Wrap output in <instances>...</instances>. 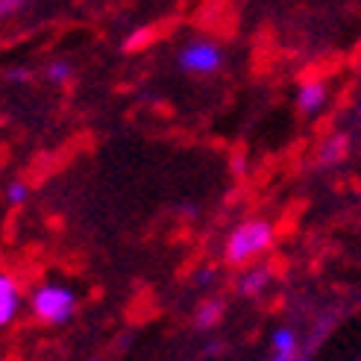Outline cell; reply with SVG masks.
<instances>
[{
	"instance_id": "1",
	"label": "cell",
	"mask_w": 361,
	"mask_h": 361,
	"mask_svg": "<svg viewBox=\"0 0 361 361\" xmlns=\"http://www.w3.org/2000/svg\"><path fill=\"white\" fill-rule=\"evenodd\" d=\"M270 244H274V226L267 221H247L238 229H232L226 241V259L232 264H244L264 252Z\"/></svg>"
},
{
	"instance_id": "2",
	"label": "cell",
	"mask_w": 361,
	"mask_h": 361,
	"mask_svg": "<svg viewBox=\"0 0 361 361\" xmlns=\"http://www.w3.org/2000/svg\"><path fill=\"white\" fill-rule=\"evenodd\" d=\"M74 309H77V297L71 288L65 285H42L39 291L32 294V312L39 320L44 323H68L74 317Z\"/></svg>"
},
{
	"instance_id": "3",
	"label": "cell",
	"mask_w": 361,
	"mask_h": 361,
	"mask_svg": "<svg viewBox=\"0 0 361 361\" xmlns=\"http://www.w3.org/2000/svg\"><path fill=\"white\" fill-rule=\"evenodd\" d=\"M221 65H224V53L212 42H191L179 50V68H183L185 74L206 77V74H214Z\"/></svg>"
},
{
	"instance_id": "4",
	"label": "cell",
	"mask_w": 361,
	"mask_h": 361,
	"mask_svg": "<svg viewBox=\"0 0 361 361\" xmlns=\"http://www.w3.org/2000/svg\"><path fill=\"white\" fill-rule=\"evenodd\" d=\"M18 305H21V294H18V282L9 274H0V329L12 323V317L18 314Z\"/></svg>"
},
{
	"instance_id": "5",
	"label": "cell",
	"mask_w": 361,
	"mask_h": 361,
	"mask_svg": "<svg viewBox=\"0 0 361 361\" xmlns=\"http://www.w3.org/2000/svg\"><path fill=\"white\" fill-rule=\"evenodd\" d=\"M326 85L323 82H305L302 88H300V94H297V103H300V109L302 112H320L323 109V103H326Z\"/></svg>"
},
{
	"instance_id": "6",
	"label": "cell",
	"mask_w": 361,
	"mask_h": 361,
	"mask_svg": "<svg viewBox=\"0 0 361 361\" xmlns=\"http://www.w3.org/2000/svg\"><path fill=\"white\" fill-rule=\"evenodd\" d=\"M347 147H350V138L347 135H332L326 144L320 147V165H335L347 156Z\"/></svg>"
},
{
	"instance_id": "7",
	"label": "cell",
	"mask_w": 361,
	"mask_h": 361,
	"mask_svg": "<svg viewBox=\"0 0 361 361\" xmlns=\"http://www.w3.org/2000/svg\"><path fill=\"white\" fill-rule=\"evenodd\" d=\"M267 282H270V274H267V270H262V267L247 270L244 279H241V294L256 297V294H262V291H264V285H267Z\"/></svg>"
},
{
	"instance_id": "8",
	"label": "cell",
	"mask_w": 361,
	"mask_h": 361,
	"mask_svg": "<svg viewBox=\"0 0 361 361\" xmlns=\"http://www.w3.org/2000/svg\"><path fill=\"white\" fill-rule=\"evenodd\" d=\"M274 350H276L279 358H294V353H297V335L291 329L274 332Z\"/></svg>"
},
{
	"instance_id": "9",
	"label": "cell",
	"mask_w": 361,
	"mask_h": 361,
	"mask_svg": "<svg viewBox=\"0 0 361 361\" xmlns=\"http://www.w3.org/2000/svg\"><path fill=\"white\" fill-rule=\"evenodd\" d=\"M218 320H221V302H203L197 309V326L200 329H212Z\"/></svg>"
},
{
	"instance_id": "10",
	"label": "cell",
	"mask_w": 361,
	"mask_h": 361,
	"mask_svg": "<svg viewBox=\"0 0 361 361\" xmlns=\"http://www.w3.org/2000/svg\"><path fill=\"white\" fill-rule=\"evenodd\" d=\"M71 74H74V65L65 62V59H56V62L47 65V77L53 82H65V80H71Z\"/></svg>"
},
{
	"instance_id": "11",
	"label": "cell",
	"mask_w": 361,
	"mask_h": 361,
	"mask_svg": "<svg viewBox=\"0 0 361 361\" xmlns=\"http://www.w3.org/2000/svg\"><path fill=\"white\" fill-rule=\"evenodd\" d=\"M27 194H30V188H27V183H21V179H15V183L6 185V197H9V203H15V206L24 203Z\"/></svg>"
},
{
	"instance_id": "12",
	"label": "cell",
	"mask_w": 361,
	"mask_h": 361,
	"mask_svg": "<svg viewBox=\"0 0 361 361\" xmlns=\"http://www.w3.org/2000/svg\"><path fill=\"white\" fill-rule=\"evenodd\" d=\"M6 80L9 82H27L30 80V71L27 68H12V71H6Z\"/></svg>"
},
{
	"instance_id": "13",
	"label": "cell",
	"mask_w": 361,
	"mask_h": 361,
	"mask_svg": "<svg viewBox=\"0 0 361 361\" xmlns=\"http://www.w3.org/2000/svg\"><path fill=\"white\" fill-rule=\"evenodd\" d=\"M209 279H212V270H203V274H200V276H197V282H200V285H206Z\"/></svg>"
},
{
	"instance_id": "14",
	"label": "cell",
	"mask_w": 361,
	"mask_h": 361,
	"mask_svg": "<svg viewBox=\"0 0 361 361\" xmlns=\"http://www.w3.org/2000/svg\"><path fill=\"white\" fill-rule=\"evenodd\" d=\"M12 9V4H0V15H4V12H9Z\"/></svg>"
},
{
	"instance_id": "15",
	"label": "cell",
	"mask_w": 361,
	"mask_h": 361,
	"mask_svg": "<svg viewBox=\"0 0 361 361\" xmlns=\"http://www.w3.org/2000/svg\"><path fill=\"white\" fill-rule=\"evenodd\" d=\"M274 361H291V358H279V355H276V358H274Z\"/></svg>"
}]
</instances>
